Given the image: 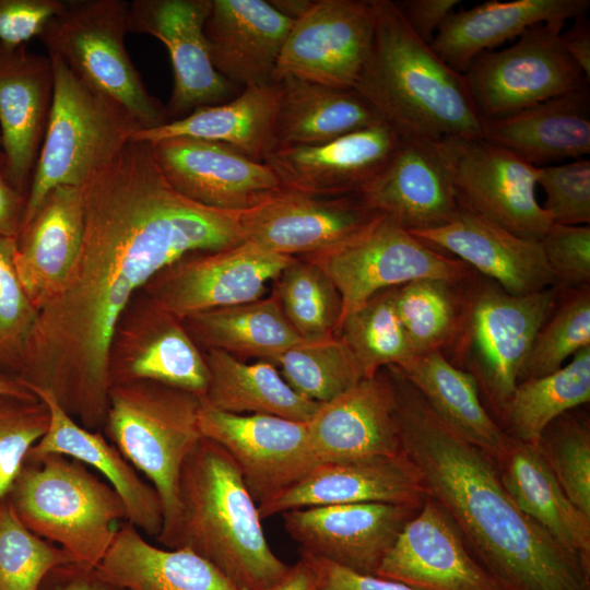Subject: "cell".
I'll return each mask as SVG.
<instances>
[{"label":"cell","instance_id":"cell-49","mask_svg":"<svg viewBox=\"0 0 590 590\" xmlns=\"http://www.w3.org/2000/svg\"><path fill=\"white\" fill-rule=\"evenodd\" d=\"M48 424L49 411L40 399L0 394V507Z\"/></svg>","mask_w":590,"mask_h":590},{"label":"cell","instance_id":"cell-48","mask_svg":"<svg viewBox=\"0 0 590 590\" xmlns=\"http://www.w3.org/2000/svg\"><path fill=\"white\" fill-rule=\"evenodd\" d=\"M15 250V237L0 236V371L16 377L39 311L19 278Z\"/></svg>","mask_w":590,"mask_h":590},{"label":"cell","instance_id":"cell-14","mask_svg":"<svg viewBox=\"0 0 590 590\" xmlns=\"http://www.w3.org/2000/svg\"><path fill=\"white\" fill-rule=\"evenodd\" d=\"M375 0H318L297 17L273 79L285 75L353 90L370 52Z\"/></svg>","mask_w":590,"mask_h":590},{"label":"cell","instance_id":"cell-7","mask_svg":"<svg viewBox=\"0 0 590 590\" xmlns=\"http://www.w3.org/2000/svg\"><path fill=\"white\" fill-rule=\"evenodd\" d=\"M200 397L149 380L110 386L104 435L154 487L163 510L161 542L178 511L181 467L203 438Z\"/></svg>","mask_w":590,"mask_h":590},{"label":"cell","instance_id":"cell-2","mask_svg":"<svg viewBox=\"0 0 590 590\" xmlns=\"http://www.w3.org/2000/svg\"><path fill=\"white\" fill-rule=\"evenodd\" d=\"M387 371L402 451L418 470L427 495L500 588L590 590V562L519 509L497 463L448 427L398 367Z\"/></svg>","mask_w":590,"mask_h":590},{"label":"cell","instance_id":"cell-19","mask_svg":"<svg viewBox=\"0 0 590 590\" xmlns=\"http://www.w3.org/2000/svg\"><path fill=\"white\" fill-rule=\"evenodd\" d=\"M418 509L381 503L297 508L281 514L299 552L353 571L376 575L405 523Z\"/></svg>","mask_w":590,"mask_h":590},{"label":"cell","instance_id":"cell-43","mask_svg":"<svg viewBox=\"0 0 590 590\" xmlns=\"http://www.w3.org/2000/svg\"><path fill=\"white\" fill-rule=\"evenodd\" d=\"M272 365L293 390L318 403L334 399L365 378L355 356L337 335L304 340L284 351Z\"/></svg>","mask_w":590,"mask_h":590},{"label":"cell","instance_id":"cell-20","mask_svg":"<svg viewBox=\"0 0 590 590\" xmlns=\"http://www.w3.org/2000/svg\"><path fill=\"white\" fill-rule=\"evenodd\" d=\"M379 216L358 194L283 191L240 212V224L245 240L279 255L309 257L350 240Z\"/></svg>","mask_w":590,"mask_h":590},{"label":"cell","instance_id":"cell-5","mask_svg":"<svg viewBox=\"0 0 590 590\" xmlns=\"http://www.w3.org/2000/svg\"><path fill=\"white\" fill-rule=\"evenodd\" d=\"M5 502L21 522L95 569L127 521L116 491L84 463L59 453L27 456Z\"/></svg>","mask_w":590,"mask_h":590},{"label":"cell","instance_id":"cell-27","mask_svg":"<svg viewBox=\"0 0 590 590\" xmlns=\"http://www.w3.org/2000/svg\"><path fill=\"white\" fill-rule=\"evenodd\" d=\"M394 408L386 368L320 403L307 422L318 463L401 453Z\"/></svg>","mask_w":590,"mask_h":590},{"label":"cell","instance_id":"cell-37","mask_svg":"<svg viewBox=\"0 0 590 590\" xmlns=\"http://www.w3.org/2000/svg\"><path fill=\"white\" fill-rule=\"evenodd\" d=\"M497 467L519 509L559 544L590 562V516L568 498L539 445L515 439Z\"/></svg>","mask_w":590,"mask_h":590},{"label":"cell","instance_id":"cell-9","mask_svg":"<svg viewBox=\"0 0 590 590\" xmlns=\"http://www.w3.org/2000/svg\"><path fill=\"white\" fill-rule=\"evenodd\" d=\"M129 3L125 0H64L39 39L48 55L94 90L122 105L142 126L167 122L165 107L145 87L125 46Z\"/></svg>","mask_w":590,"mask_h":590},{"label":"cell","instance_id":"cell-17","mask_svg":"<svg viewBox=\"0 0 590 590\" xmlns=\"http://www.w3.org/2000/svg\"><path fill=\"white\" fill-rule=\"evenodd\" d=\"M211 0H133L129 3L128 32L149 34L169 54L174 86L165 107L168 121L203 106L232 99L238 87L214 68L203 27Z\"/></svg>","mask_w":590,"mask_h":590},{"label":"cell","instance_id":"cell-36","mask_svg":"<svg viewBox=\"0 0 590 590\" xmlns=\"http://www.w3.org/2000/svg\"><path fill=\"white\" fill-rule=\"evenodd\" d=\"M274 81L280 87L274 148L320 144L384 120L355 90L290 75Z\"/></svg>","mask_w":590,"mask_h":590},{"label":"cell","instance_id":"cell-29","mask_svg":"<svg viewBox=\"0 0 590 590\" xmlns=\"http://www.w3.org/2000/svg\"><path fill=\"white\" fill-rule=\"evenodd\" d=\"M49 411L47 432L27 456L59 453L96 471L121 498L127 522L143 535L157 538L163 510L154 487L127 461L101 430L82 426L48 390L31 389Z\"/></svg>","mask_w":590,"mask_h":590},{"label":"cell","instance_id":"cell-6","mask_svg":"<svg viewBox=\"0 0 590 590\" xmlns=\"http://www.w3.org/2000/svg\"><path fill=\"white\" fill-rule=\"evenodd\" d=\"M458 287V326L441 353L475 379L481 399L500 420L533 339L563 287L512 295L475 271Z\"/></svg>","mask_w":590,"mask_h":590},{"label":"cell","instance_id":"cell-21","mask_svg":"<svg viewBox=\"0 0 590 590\" xmlns=\"http://www.w3.org/2000/svg\"><path fill=\"white\" fill-rule=\"evenodd\" d=\"M402 139L380 120L324 143L274 148L263 162L284 191L318 197L357 194L388 164Z\"/></svg>","mask_w":590,"mask_h":590},{"label":"cell","instance_id":"cell-4","mask_svg":"<svg viewBox=\"0 0 590 590\" xmlns=\"http://www.w3.org/2000/svg\"><path fill=\"white\" fill-rule=\"evenodd\" d=\"M261 520L232 458L203 437L181 467L176 521L158 543L194 552L240 590H270L290 566L273 553Z\"/></svg>","mask_w":590,"mask_h":590},{"label":"cell","instance_id":"cell-32","mask_svg":"<svg viewBox=\"0 0 590 590\" xmlns=\"http://www.w3.org/2000/svg\"><path fill=\"white\" fill-rule=\"evenodd\" d=\"M589 0H491L453 11L441 24L429 47L450 68L464 73L475 57L528 28L548 22L585 17Z\"/></svg>","mask_w":590,"mask_h":590},{"label":"cell","instance_id":"cell-28","mask_svg":"<svg viewBox=\"0 0 590 590\" xmlns=\"http://www.w3.org/2000/svg\"><path fill=\"white\" fill-rule=\"evenodd\" d=\"M293 23L270 1L211 0L203 32L215 70L240 90L273 82Z\"/></svg>","mask_w":590,"mask_h":590},{"label":"cell","instance_id":"cell-3","mask_svg":"<svg viewBox=\"0 0 590 590\" xmlns=\"http://www.w3.org/2000/svg\"><path fill=\"white\" fill-rule=\"evenodd\" d=\"M375 7L370 52L353 90L402 138H481L484 119L463 74L414 34L397 2Z\"/></svg>","mask_w":590,"mask_h":590},{"label":"cell","instance_id":"cell-56","mask_svg":"<svg viewBox=\"0 0 590 590\" xmlns=\"http://www.w3.org/2000/svg\"><path fill=\"white\" fill-rule=\"evenodd\" d=\"M566 31L560 33V43L570 57L578 66L587 80L590 81V26L588 20L579 17Z\"/></svg>","mask_w":590,"mask_h":590},{"label":"cell","instance_id":"cell-60","mask_svg":"<svg viewBox=\"0 0 590 590\" xmlns=\"http://www.w3.org/2000/svg\"><path fill=\"white\" fill-rule=\"evenodd\" d=\"M0 172L4 174V156L1 150V135H0ZM5 176V174H4Z\"/></svg>","mask_w":590,"mask_h":590},{"label":"cell","instance_id":"cell-10","mask_svg":"<svg viewBox=\"0 0 590 590\" xmlns=\"http://www.w3.org/2000/svg\"><path fill=\"white\" fill-rule=\"evenodd\" d=\"M302 258L318 264L334 283L342 299L341 320L384 290L423 279L460 283L473 273L382 215L350 240Z\"/></svg>","mask_w":590,"mask_h":590},{"label":"cell","instance_id":"cell-53","mask_svg":"<svg viewBox=\"0 0 590 590\" xmlns=\"http://www.w3.org/2000/svg\"><path fill=\"white\" fill-rule=\"evenodd\" d=\"M299 554L314 573L315 590H413L398 581L359 574L320 557Z\"/></svg>","mask_w":590,"mask_h":590},{"label":"cell","instance_id":"cell-31","mask_svg":"<svg viewBox=\"0 0 590 590\" xmlns=\"http://www.w3.org/2000/svg\"><path fill=\"white\" fill-rule=\"evenodd\" d=\"M481 138L534 167L583 158L590 153V88L484 120Z\"/></svg>","mask_w":590,"mask_h":590},{"label":"cell","instance_id":"cell-40","mask_svg":"<svg viewBox=\"0 0 590 590\" xmlns=\"http://www.w3.org/2000/svg\"><path fill=\"white\" fill-rule=\"evenodd\" d=\"M590 401V346L558 370L519 381L500 422L514 439L538 444L544 429L564 413Z\"/></svg>","mask_w":590,"mask_h":590},{"label":"cell","instance_id":"cell-38","mask_svg":"<svg viewBox=\"0 0 590 590\" xmlns=\"http://www.w3.org/2000/svg\"><path fill=\"white\" fill-rule=\"evenodd\" d=\"M209 384L202 403L233 414H268L308 422L320 403L293 390L278 368L263 361L247 364L226 352H203Z\"/></svg>","mask_w":590,"mask_h":590},{"label":"cell","instance_id":"cell-34","mask_svg":"<svg viewBox=\"0 0 590 590\" xmlns=\"http://www.w3.org/2000/svg\"><path fill=\"white\" fill-rule=\"evenodd\" d=\"M397 367L448 427L496 463L502 461L515 439L486 409L470 374L440 351L415 355Z\"/></svg>","mask_w":590,"mask_h":590},{"label":"cell","instance_id":"cell-45","mask_svg":"<svg viewBox=\"0 0 590 590\" xmlns=\"http://www.w3.org/2000/svg\"><path fill=\"white\" fill-rule=\"evenodd\" d=\"M587 346H590V285L562 288L553 311L533 339L518 382L558 370Z\"/></svg>","mask_w":590,"mask_h":590},{"label":"cell","instance_id":"cell-46","mask_svg":"<svg viewBox=\"0 0 590 590\" xmlns=\"http://www.w3.org/2000/svg\"><path fill=\"white\" fill-rule=\"evenodd\" d=\"M74 565L59 546L30 531L4 502L0 507V590H39L56 568Z\"/></svg>","mask_w":590,"mask_h":590},{"label":"cell","instance_id":"cell-52","mask_svg":"<svg viewBox=\"0 0 590 590\" xmlns=\"http://www.w3.org/2000/svg\"><path fill=\"white\" fill-rule=\"evenodd\" d=\"M63 5L64 0H0V44L19 47L39 38Z\"/></svg>","mask_w":590,"mask_h":590},{"label":"cell","instance_id":"cell-42","mask_svg":"<svg viewBox=\"0 0 590 590\" xmlns=\"http://www.w3.org/2000/svg\"><path fill=\"white\" fill-rule=\"evenodd\" d=\"M394 288L384 290L349 312L337 337L351 350L364 377L389 366H400L414 356L394 304Z\"/></svg>","mask_w":590,"mask_h":590},{"label":"cell","instance_id":"cell-8","mask_svg":"<svg viewBox=\"0 0 590 590\" xmlns=\"http://www.w3.org/2000/svg\"><path fill=\"white\" fill-rule=\"evenodd\" d=\"M48 56L54 68L52 105L20 231L52 189L81 187L142 129L122 105L87 85L57 56Z\"/></svg>","mask_w":590,"mask_h":590},{"label":"cell","instance_id":"cell-41","mask_svg":"<svg viewBox=\"0 0 590 590\" xmlns=\"http://www.w3.org/2000/svg\"><path fill=\"white\" fill-rule=\"evenodd\" d=\"M274 282L273 296L302 339L317 341L337 335L342 299L332 280L318 264L294 257Z\"/></svg>","mask_w":590,"mask_h":590},{"label":"cell","instance_id":"cell-24","mask_svg":"<svg viewBox=\"0 0 590 590\" xmlns=\"http://www.w3.org/2000/svg\"><path fill=\"white\" fill-rule=\"evenodd\" d=\"M357 194L409 232L446 225L459 211L439 142L422 138H403L388 164Z\"/></svg>","mask_w":590,"mask_h":590},{"label":"cell","instance_id":"cell-55","mask_svg":"<svg viewBox=\"0 0 590 590\" xmlns=\"http://www.w3.org/2000/svg\"><path fill=\"white\" fill-rule=\"evenodd\" d=\"M26 198L0 172V236L17 237Z\"/></svg>","mask_w":590,"mask_h":590},{"label":"cell","instance_id":"cell-57","mask_svg":"<svg viewBox=\"0 0 590 590\" xmlns=\"http://www.w3.org/2000/svg\"><path fill=\"white\" fill-rule=\"evenodd\" d=\"M57 577L54 590H122L102 580L94 569L64 565L52 570Z\"/></svg>","mask_w":590,"mask_h":590},{"label":"cell","instance_id":"cell-22","mask_svg":"<svg viewBox=\"0 0 590 590\" xmlns=\"http://www.w3.org/2000/svg\"><path fill=\"white\" fill-rule=\"evenodd\" d=\"M376 576L413 590H503L472 555L448 514L429 496L405 523Z\"/></svg>","mask_w":590,"mask_h":590},{"label":"cell","instance_id":"cell-15","mask_svg":"<svg viewBox=\"0 0 590 590\" xmlns=\"http://www.w3.org/2000/svg\"><path fill=\"white\" fill-rule=\"evenodd\" d=\"M199 426L204 438L232 458L258 506L298 482L318 463L307 422L233 414L202 403Z\"/></svg>","mask_w":590,"mask_h":590},{"label":"cell","instance_id":"cell-58","mask_svg":"<svg viewBox=\"0 0 590 590\" xmlns=\"http://www.w3.org/2000/svg\"><path fill=\"white\" fill-rule=\"evenodd\" d=\"M270 590H315V577L309 564L303 557L290 566L285 576Z\"/></svg>","mask_w":590,"mask_h":590},{"label":"cell","instance_id":"cell-47","mask_svg":"<svg viewBox=\"0 0 590 590\" xmlns=\"http://www.w3.org/2000/svg\"><path fill=\"white\" fill-rule=\"evenodd\" d=\"M576 409L554 420L538 445L568 498L590 516V425Z\"/></svg>","mask_w":590,"mask_h":590},{"label":"cell","instance_id":"cell-12","mask_svg":"<svg viewBox=\"0 0 590 590\" xmlns=\"http://www.w3.org/2000/svg\"><path fill=\"white\" fill-rule=\"evenodd\" d=\"M459 206L540 241L552 221L536 198L538 167L482 138L439 140Z\"/></svg>","mask_w":590,"mask_h":590},{"label":"cell","instance_id":"cell-23","mask_svg":"<svg viewBox=\"0 0 590 590\" xmlns=\"http://www.w3.org/2000/svg\"><path fill=\"white\" fill-rule=\"evenodd\" d=\"M427 492L402 451L317 463L298 482L258 506L261 519L287 510L341 504L381 503L420 509Z\"/></svg>","mask_w":590,"mask_h":590},{"label":"cell","instance_id":"cell-54","mask_svg":"<svg viewBox=\"0 0 590 590\" xmlns=\"http://www.w3.org/2000/svg\"><path fill=\"white\" fill-rule=\"evenodd\" d=\"M460 0H405L397 2L406 24L424 43L430 44L444 21Z\"/></svg>","mask_w":590,"mask_h":590},{"label":"cell","instance_id":"cell-33","mask_svg":"<svg viewBox=\"0 0 590 590\" xmlns=\"http://www.w3.org/2000/svg\"><path fill=\"white\" fill-rule=\"evenodd\" d=\"M94 571L122 590H240L200 555L158 547L127 521Z\"/></svg>","mask_w":590,"mask_h":590},{"label":"cell","instance_id":"cell-51","mask_svg":"<svg viewBox=\"0 0 590 590\" xmlns=\"http://www.w3.org/2000/svg\"><path fill=\"white\" fill-rule=\"evenodd\" d=\"M556 285H590V225L552 223L540 240Z\"/></svg>","mask_w":590,"mask_h":590},{"label":"cell","instance_id":"cell-16","mask_svg":"<svg viewBox=\"0 0 590 590\" xmlns=\"http://www.w3.org/2000/svg\"><path fill=\"white\" fill-rule=\"evenodd\" d=\"M107 370L109 386L149 380L191 392L201 400L209 384L203 352L182 320L141 292L119 318Z\"/></svg>","mask_w":590,"mask_h":590},{"label":"cell","instance_id":"cell-30","mask_svg":"<svg viewBox=\"0 0 590 590\" xmlns=\"http://www.w3.org/2000/svg\"><path fill=\"white\" fill-rule=\"evenodd\" d=\"M84 231L81 187L52 189L16 237L14 263L38 311L57 293L80 251Z\"/></svg>","mask_w":590,"mask_h":590},{"label":"cell","instance_id":"cell-35","mask_svg":"<svg viewBox=\"0 0 590 590\" xmlns=\"http://www.w3.org/2000/svg\"><path fill=\"white\" fill-rule=\"evenodd\" d=\"M280 99L276 81L246 87L231 101L194 109L184 118L141 129L132 140L151 144L192 138L226 144L244 155L263 162L273 150V129Z\"/></svg>","mask_w":590,"mask_h":590},{"label":"cell","instance_id":"cell-18","mask_svg":"<svg viewBox=\"0 0 590 590\" xmlns=\"http://www.w3.org/2000/svg\"><path fill=\"white\" fill-rule=\"evenodd\" d=\"M152 148L169 184L184 197L211 209L243 212L284 191L270 166L226 144L173 138Z\"/></svg>","mask_w":590,"mask_h":590},{"label":"cell","instance_id":"cell-59","mask_svg":"<svg viewBox=\"0 0 590 590\" xmlns=\"http://www.w3.org/2000/svg\"><path fill=\"white\" fill-rule=\"evenodd\" d=\"M0 394L16 396L21 398H37L15 376L0 371Z\"/></svg>","mask_w":590,"mask_h":590},{"label":"cell","instance_id":"cell-25","mask_svg":"<svg viewBox=\"0 0 590 590\" xmlns=\"http://www.w3.org/2000/svg\"><path fill=\"white\" fill-rule=\"evenodd\" d=\"M54 97L49 56L0 44V126L4 174L25 198L45 138Z\"/></svg>","mask_w":590,"mask_h":590},{"label":"cell","instance_id":"cell-13","mask_svg":"<svg viewBox=\"0 0 590 590\" xmlns=\"http://www.w3.org/2000/svg\"><path fill=\"white\" fill-rule=\"evenodd\" d=\"M294 257L245 240L234 247L184 257L140 291L179 319L261 299Z\"/></svg>","mask_w":590,"mask_h":590},{"label":"cell","instance_id":"cell-44","mask_svg":"<svg viewBox=\"0 0 590 590\" xmlns=\"http://www.w3.org/2000/svg\"><path fill=\"white\" fill-rule=\"evenodd\" d=\"M459 283L423 279L394 288V304L415 355L442 351L460 315Z\"/></svg>","mask_w":590,"mask_h":590},{"label":"cell","instance_id":"cell-1","mask_svg":"<svg viewBox=\"0 0 590 590\" xmlns=\"http://www.w3.org/2000/svg\"><path fill=\"white\" fill-rule=\"evenodd\" d=\"M78 257L39 310L17 379L50 391L82 426L103 428L108 353L123 310L146 283L186 256L243 241L239 212L211 209L166 179L152 144L130 140L82 186Z\"/></svg>","mask_w":590,"mask_h":590},{"label":"cell","instance_id":"cell-39","mask_svg":"<svg viewBox=\"0 0 590 590\" xmlns=\"http://www.w3.org/2000/svg\"><path fill=\"white\" fill-rule=\"evenodd\" d=\"M182 323L194 342L205 350L215 349L270 364L304 341L288 323L273 295L198 312L182 319Z\"/></svg>","mask_w":590,"mask_h":590},{"label":"cell","instance_id":"cell-11","mask_svg":"<svg viewBox=\"0 0 590 590\" xmlns=\"http://www.w3.org/2000/svg\"><path fill=\"white\" fill-rule=\"evenodd\" d=\"M563 26L559 22L534 25L510 47L473 59L463 76L484 120L589 86L562 46Z\"/></svg>","mask_w":590,"mask_h":590},{"label":"cell","instance_id":"cell-26","mask_svg":"<svg viewBox=\"0 0 590 590\" xmlns=\"http://www.w3.org/2000/svg\"><path fill=\"white\" fill-rule=\"evenodd\" d=\"M435 250L457 258L512 295L556 285L540 241L519 237L461 206L437 228L410 232Z\"/></svg>","mask_w":590,"mask_h":590},{"label":"cell","instance_id":"cell-50","mask_svg":"<svg viewBox=\"0 0 590 590\" xmlns=\"http://www.w3.org/2000/svg\"><path fill=\"white\" fill-rule=\"evenodd\" d=\"M536 185L542 187V205L552 223L589 225L590 161L586 157L538 167Z\"/></svg>","mask_w":590,"mask_h":590}]
</instances>
